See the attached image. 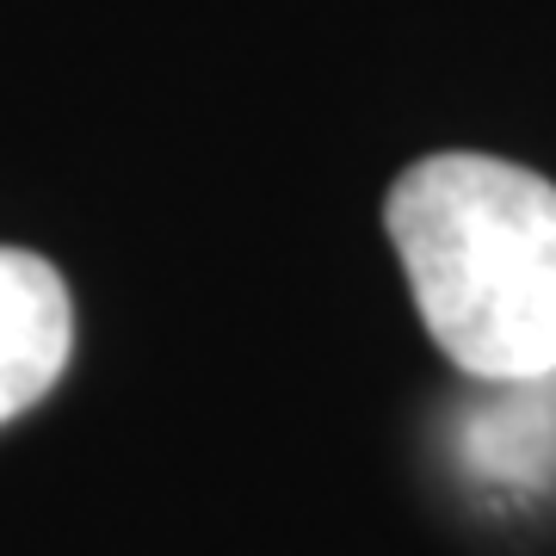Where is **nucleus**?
<instances>
[{
  "mask_svg": "<svg viewBox=\"0 0 556 556\" xmlns=\"http://www.w3.org/2000/svg\"><path fill=\"white\" fill-rule=\"evenodd\" d=\"M420 328L464 378H556V186L495 155H427L390 186Z\"/></svg>",
  "mask_w": 556,
  "mask_h": 556,
  "instance_id": "1",
  "label": "nucleus"
},
{
  "mask_svg": "<svg viewBox=\"0 0 556 556\" xmlns=\"http://www.w3.org/2000/svg\"><path fill=\"white\" fill-rule=\"evenodd\" d=\"M75 353V303L43 254L0 248V420L56 390Z\"/></svg>",
  "mask_w": 556,
  "mask_h": 556,
  "instance_id": "2",
  "label": "nucleus"
}]
</instances>
